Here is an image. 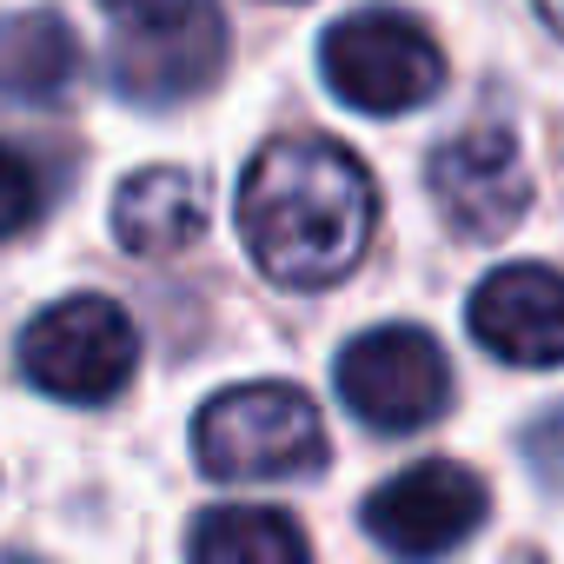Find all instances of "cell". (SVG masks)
Returning a JSON list of instances; mask_svg holds the SVG:
<instances>
[{"label": "cell", "mask_w": 564, "mask_h": 564, "mask_svg": "<svg viewBox=\"0 0 564 564\" xmlns=\"http://www.w3.org/2000/svg\"><path fill=\"white\" fill-rule=\"evenodd\" d=\"M379 226L372 173L326 133H279L239 180V239L272 286L319 293L366 259Z\"/></svg>", "instance_id": "obj_1"}, {"label": "cell", "mask_w": 564, "mask_h": 564, "mask_svg": "<svg viewBox=\"0 0 564 564\" xmlns=\"http://www.w3.org/2000/svg\"><path fill=\"white\" fill-rule=\"evenodd\" d=\"M193 452L206 478L232 485H286L326 465V425L300 386H232L206 399L193 425Z\"/></svg>", "instance_id": "obj_2"}, {"label": "cell", "mask_w": 564, "mask_h": 564, "mask_svg": "<svg viewBox=\"0 0 564 564\" xmlns=\"http://www.w3.org/2000/svg\"><path fill=\"white\" fill-rule=\"evenodd\" d=\"M140 366V333L127 319V306L100 300V293H74L54 300L28 333H21V372L67 405H107L127 392Z\"/></svg>", "instance_id": "obj_3"}, {"label": "cell", "mask_w": 564, "mask_h": 564, "mask_svg": "<svg viewBox=\"0 0 564 564\" xmlns=\"http://www.w3.org/2000/svg\"><path fill=\"white\" fill-rule=\"evenodd\" d=\"M319 67H326V87L359 113H405L445 87L438 41L399 8H359V14L333 21Z\"/></svg>", "instance_id": "obj_4"}, {"label": "cell", "mask_w": 564, "mask_h": 564, "mask_svg": "<svg viewBox=\"0 0 564 564\" xmlns=\"http://www.w3.org/2000/svg\"><path fill=\"white\" fill-rule=\"evenodd\" d=\"M113 87L140 107H180L206 94L226 67V21L213 0H166L147 14H120L107 47Z\"/></svg>", "instance_id": "obj_5"}, {"label": "cell", "mask_w": 564, "mask_h": 564, "mask_svg": "<svg viewBox=\"0 0 564 564\" xmlns=\"http://www.w3.org/2000/svg\"><path fill=\"white\" fill-rule=\"evenodd\" d=\"M339 392L372 432H419L452 405V366L419 326H372L339 352Z\"/></svg>", "instance_id": "obj_6"}, {"label": "cell", "mask_w": 564, "mask_h": 564, "mask_svg": "<svg viewBox=\"0 0 564 564\" xmlns=\"http://www.w3.org/2000/svg\"><path fill=\"white\" fill-rule=\"evenodd\" d=\"M485 524V478L458 458H425L366 498V531L399 557H445Z\"/></svg>", "instance_id": "obj_7"}, {"label": "cell", "mask_w": 564, "mask_h": 564, "mask_svg": "<svg viewBox=\"0 0 564 564\" xmlns=\"http://www.w3.org/2000/svg\"><path fill=\"white\" fill-rule=\"evenodd\" d=\"M425 186H432L438 219L465 239H505L531 206V173L505 127H471L445 140L425 166Z\"/></svg>", "instance_id": "obj_8"}, {"label": "cell", "mask_w": 564, "mask_h": 564, "mask_svg": "<svg viewBox=\"0 0 564 564\" xmlns=\"http://www.w3.org/2000/svg\"><path fill=\"white\" fill-rule=\"evenodd\" d=\"M471 339L505 366H564V272L518 259L471 293Z\"/></svg>", "instance_id": "obj_9"}, {"label": "cell", "mask_w": 564, "mask_h": 564, "mask_svg": "<svg viewBox=\"0 0 564 564\" xmlns=\"http://www.w3.org/2000/svg\"><path fill=\"white\" fill-rule=\"evenodd\" d=\"M199 232H206V186L186 166H147L113 199V239L127 252L166 259V252H186Z\"/></svg>", "instance_id": "obj_10"}, {"label": "cell", "mask_w": 564, "mask_h": 564, "mask_svg": "<svg viewBox=\"0 0 564 564\" xmlns=\"http://www.w3.org/2000/svg\"><path fill=\"white\" fill-rule=\"evenodd\" d=\"M80 74V41L61 14L0 21V107H54Z\"/></svg>", "instance_id": "obj_11"}, {"label": "cell", "mask_w": 564, "mask_h": 564, "mask_svg": "<svg viewBox=\"0 0 564 564\" xmlns=\"http://www.w3.org/2000/svg\"><path fill=\"white\" fill-rule=\"evenodd\" d=\"M193 564H313L306 531L272 505H213L193 524Z\"/></svg>", "instance_id": "obj_12"}, {"label": "cell", "mask_w": 564, "mask_h": 564, "mask_svg": "<svg viewBox=\"0 0 564 564\" xmlns=\"http://www.w3.org/2000/svg\"><path fill=\"white\" fill-rule=\"evenodd\" d=\"M34 213H41V173L28 166V153H14L0 140V239L34 226Z\"/></svg>", "instance_id": "obj_13"}, {"label": "cell", "mask_w": 564, "mask_h": 564, "mask_svg": "<svg viewBox=\"0 0 564 564\" xmlns=\"http://www.w3.org/2000/svg\"><path fill=\"white\" fill-rule=\"evenodd\" d=\"M531 8L544 14V28H551V34H564V0H531Z\"/></svg>", "instance_id": "obj_14"}, {"label": "cell", "mask_w": 564, "mask_h": 564, "mask_svg": "<svg viewBox=\"0 0 564 564\" xmlns=\"http://www.w3.org/2000/svg\"><path fill=\"white\" fill-rule=\"evenodd\" d=\"M100 8H113V21H120V14H147V8H166V0H100Z\"/></svg>", "instance_id": "obj_15"}, {"label": "cell", "mask_w": 564, "mask_h": 564, "mask_svg": "<svg viewBox=\"0 0 564 564\" xmlns=\"http://www.w3.org/2000/svg\"><path fill=\"white\" fill-rule=\"evenodd\" d=\"M0 564H41V557H0Z\"/></svg>", "instance_id": "obj_16"}]
</instances>
